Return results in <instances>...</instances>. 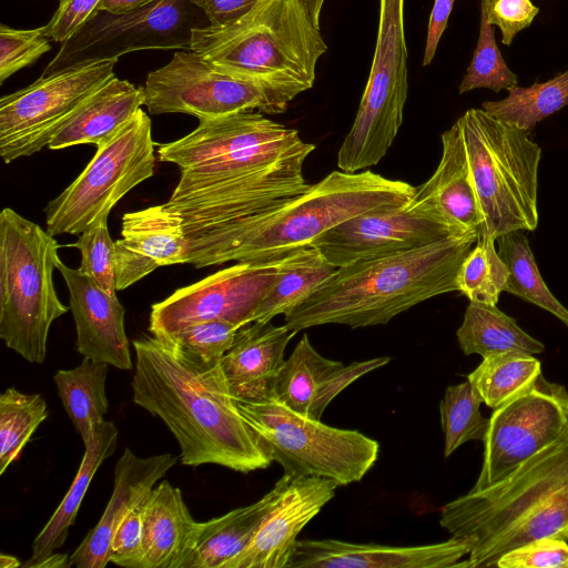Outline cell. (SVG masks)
<instances>
[{"instance_id":"cell-5","label":"cell","mask_w":568,"mask_h":568,"mask_svg":"<svg viewBox=\"0 0 568 568\" xmlns=\"http://www.w3.org/2000/svg\"><path fill=\"white\" fill-rule=\"evenodd\" d=\"M190 51L294 99L313 87L327 44L303 0H260L230 26L194 29Z\"/></svg>"},{"instance_id":"cell-31","label":"cell","mask_w":568,"mask_h":568,"mask_svg":"<svg viewBox=\"0 0 568 568\" xmlns=\"http://www.w3.org/2000/svg\"><path fill=\"white\" fill-rule=\"evenodd\" d=\"M456 335L465 355L478 354L483 358L509 351L535 355L545 349L541 342L527 334L497 305L477 302H469Z\"/></svg>"},{"instance_id":"cell-30","label":"cell","mask_w":568,"mask_h":568,"mask_svg":"<svg viewBox=\"0 0 568 568\" xmlns=\"http://www.w3.org/2000/svg\"><path fill=\"white\" fill-rule=\"evenodd\" d=\"M109 366L83 357L77 367L59 369L53 375L58 395L83 445L91 439L109 409L105 392Z\"/></svg>"},{"instance_id":"cell-49","label":"cell","mask_w":568,"mask_h":568,"mask_svg":"<svg viewBox=\"0 0 568 568\" xmlns=\"http://www.w3.org/2000/svg\"><path fill=\"white\" fill-rule=\"evenodd\" d=\"M151 1L153 0H101L97 10L122 14L143 7Z\"/></svg>"},{"instance_id":"cell-24","label":"cell","mask_w":568,"mask_h":568,"mask_svg":"<svg viewBox=\"0 0 568 568\" xmlns=\"http://www.w3.org/2000/svg\"><path fill=\"white\" fill-rule=\"evenodd\" d=\"M176 463L178 457L169 453L142 458L125 448L114 467L113 491L104 513L70 556V565L104 568L111 562L116 527Z\"/></svg>"},{"instance_id":"cell-38","label":"cell","mask_w":568,"mask_h":568,"mask_svg":"<svg viewBox=\"0 0 568 568\" xmlns=\"http://www.w3.org/2000/svg\"><path fill=\"white\" fill-rule=\"evenodd\" d=\"M481 397L468 381L446 388L439 403L445 457L469 440L484 442L489 418L481 415Z\"/></svg>"},{"instance_id":"cell-18","label":"cell","mask_w":568,"mask_h":568,"mask_svg":"<svg viewBox=\"0 0 568 568\" xmlns=\"http://www.w3.org/2000/svg\"><path fill=\"white\" fill-rule=\"evenodd\" d=\"M335 481L316 476H283L272 504L248 545L224 568H286L297 536L334 498Z\"/></svg>"},{"instance_id":"cell-35","label":"cell","mask_w":568,"mask_h":568,"mask_svg":"<svg viewBox=\"0 0 568 568\" xmlns=\"http://www.w3.org/2000/svg\"><path fill=\"white\" fill-rule=\"evenodd\" d=\"M525 232L511 231L495 241L497 252L509 271L505 292L548 311L568 326V310L544 282Z\"/></svg>"},{"instance_id":"cell-22","label":"cell","mask_w":568,"mask_h":568,"mask_svg":"<svg viewBox=\"0 0 568 568\" xmlns=\"http://www.w3.org/2000/svg\"><path fill=\"white\" fill-rule=\"evenodd\" d=\"M187 237L182 217L166 203L125 213L115 241L116 290L139 282L160 266L184 264Z\"/></svg>"},{"instance_id":"cell-2","label":"cell","mask_w":568,"mask_h":568,"mask_svg":"<svg viewBox=\"0 0 568 568\" xmlns=\"http://www.w3.org/2000/svg\"><path fill=\"white\" fill-rule=\"evenodd\" d=\"M415 190L369 170L333 171L272 210L187 237L186 264L200 268L283 257L344 221L407 203Z\"/></svg>"},{"instance_id":"cell-40","label":"cell","mask_w":568,"mask_h":568,"mask_svg":"<svg viewBox=\"0 0 568 568\" xmlns=\"http://www.w3.org/2000/svg\"><path fill=\"white\" fill-rule=\"evenodd\" d=\"M108 217L109 214L102 215L68 246L75 247L81 253L79 270L104 291L116 295L115 242L109 233Z\"/></svg>"},{"instance_id":"cell-16","label":"cell","mask_w":568,"mask_h":568,"mask_svg":"<svg viewBox=\"0 0 568 568\" xmlns=\"http://www.w3.org/2000/svg\"><path fill=\"white\" fill-rule=\"evenodd\" d=\"M568 422V390L542 374L489 417L483 465L471 489L491 486L552 443Z\"/></svg>"},{"instance_id":"cell-21","label":"cell","mask_w":568,"mask_h":568,"mask_svg":"<svg viewBox=\"0 0 568 568\" xmlns=\"http://www.w3.org/2000/svg\"><path fill=\"white\" fill-rule=\"evenodd\" d=\"M389 361L386 356L351 364L329 359L321 355L304 334L275 378L273 397L303 416L321 420L339 393Z\"/></svg>"},{"instance_id":"cell-17","label":"cell","mask_w":568,"mask_h":568,"mask_svg":"<svg viewBox=\"0 0 568 568\" xmlns=\"http://www.w3.org/2000/svg\"><path fill=\"white\" fill-rule=\"evenodd\" d=\"M453 236L443 224L407 207V203L363 213L327 230L310 246L338 268Z\"/></svg>"},{"instance_id":"cell-37","label":"cell","mask_w":568,"mask_h":568,"mask_svg":"<svg viewBox=\"0 0 568 568\" xmlns=\"http://www.w3.org/2000/svg\"><path fill=\"white\" fill-rule=\"evenodd\" d=\"M495 241L489 235H479L460 265L457 291L469 302L497 305L500 293L505 292L509 271L497 252Z\"/></svg>"},{"instance_id":"cell-50","label":"cell","mask_w":568,"mask_h":568,"mask_svg":"<svg viewBox=\"0 0 568 568\" xmlns=\"http://www.w3.org/2000/svg\"><path fill=\"white\" fill-rule=\"evenodd\" d=\"M22 567L24 568H69L70 565V557L68 554L62 552H53L42 559H39L33 562L23 564Z\"/></svg>"},{"instance_id":"cell-13","label":"cell","mask_w":568,"mask_h":568,"mask_svg":"<svg viewBox=\"0 0 568 568\" xmlns=\"http://www.w3.org/2000/svg\"><path fill=\"white\" fill-rule=\"evenodd\" d=\"M210 21L191 0H153L122 14L95 10L63 42L42 77L85 60L119 59L145 49L190 50L192 31Z\"/></svg>"},{"instance_id":"cell-11","label":"cell","mask_w":568,"mask_h":568,"mask_svg":"<svg viewBox=\"0 0 568 568\" xmlns=\"http://www.w3.org/2000/svg\"><path fill=\"white\" fill-rule=\"evenodd\" d=\"M152 124L139 109L104 144L79 176L44 209L51 235H80L134 186L150 179L155 155Z\"/></svg>"},{"instance_id":"cell-27","label":"cell","mask_w":568,"mask_h":568,"mask_svg":"<svg viewBox=\"0 0 568 568\" xmlns=\"http://www.w3.org/2000/svg\"><path fill=\"white\" fill-rule=\"evenodd\" d=\"M144 102V87L114 75L75 109L48 148L60 150L79 144L98 148L109 141Z\"/></svg>"},{"instance_id":"cell-47","label":"cell","mask_w":568,"mask_h":568,"mask_svg":"<svg viewBox=\"0 0 568 568\" xmlns=\"http://www.w3.org/2000/svg\"><path fill=\"white\" fill-rule=\"evenodd\" d=\"M203 10L212 28L230 26L247 14L260 0H191Z\"/></svg>"},{"instance_id":"cell-32","label":"cell","mask_w":568,"mask_h":568,"mask_svg":"<svg viewBox=\"0 0 568 568\" xmlns=\"http://www.w3.org/2000/svg\"><path fill=\"white\" fill-rule=\"evenodd\" d=\"M336 270L315 247H301L288 253L276 282L257 307L253 322H270L280 314H287Z\"/></svg>"},{"instance_id":"cell-46","label":"cell","mask_w":568,"mask_h":568,"mask_svg":"<svg viewBox=\"0 0 568 568\" xmlns=\"http://www.w3.org/2000/svg\"><path fill=\"white\" fill-rule=\"evenodd\" d=\"M101 0H59V7L50 21L42 26L45 37L57 42L68 41L91 14Z\"/></svg>"},{"instance_id":"cell-48","label":"cell","mask_w":568,"mask_h":568,"mask_svg":"<svg viewBox=\"0 0 568 568\" xmlns=\"http://www.w3.org/2000/svg\"><path fill=\"white\" fill-rule=\"evenodd\" d=\"M454 1L452 0H434V4L429 14L427 38L423 65L426 67L433 61L439 40L447 27L449 16L453 11Z\"/></svg>"},{"instance_id":"cell-52","label":"cell","mask_w":568,"mask_h":568,"mask_svg":"<svg viewBox=\"0 0 568 568\" xmlns=\"http://www.w3.org/2000/svg\"><path fill=\"white\" fill-rule=\"evenodd\" d=\"M21 564L17 557L8 555V554L0 555V567L1 568H17Z\"/></svg>"},{"instance_id":"cell-23","label":"cell","mask_w":568,"mask_h":568,"mask_svg":"<svg viewBox=\"0 0 568 568\" xmlns=\"http://www.w3.org/2000/svg\"><path fill=\"white\" fill-rule=\"evenodd\" d=\"M57 270L69 291L70 310L77 331V351L83 357L108 363L119 369H132L130 343L124 328L125 310L116 295L99 286L79 268L60 258Z\"/></svg>"},{"instance_id":"cell-14","label":"cell","mask_w":568,"mask_h":568,"mask_svg":"<svg viewBox=\"0 0 568 568\" xmlns=\"http://www.w3.org/2000/svg\"><path fill=\"white\" fill-rule=\"evenodd\" d=\"M118 59L85 60L40 77L0 100V155L4 163L48 146L75 109L114 74Z\"/></svg>"},{"instance_id":"cell-29","label":"cell","mask_w":568,"mask_h":568,"mask_svg":"<svg viewBox=\"0 0 568 568\" xmlns=\"http://www.w3.org/2000/svg\"><path fill=\"white\" fill-rule=\"evenodd\" d=\"M272 490L257 501L197 523L193 548L183 568H224L251 541L272 504Z\"/></svg>"},{"instance_id":"cell-9","label":"cell","mask_w":568,"mask_h":568,"mask_svg":"<svg viewBox=\"0 0 568 568\" xmlns=\"http://www.w3.org/2000/svg\"><path fill=\"white\" fill-rule=\"evenodd\" d=\"M237 405L284 474L316 476L345 486L361 481L378 459L377 440L303 416L273 396L237 400Z\"/></svg>"},{"instance_id":"cell-45","label":"cell","mask_w":568,"mask_h":568,"mask_svg":"<svg viewBox=\"0 0 568 568\" xmlns=\"http://www.w3.org/2000/svg\"><path fill=\"white\" fill-rule=\"evenodd\" d=\"M487 21L498 27L503 44L510 45L517 33L527 29L539 13L531 0H480Z\"/></svg>"},{"instance_id":"cell-53","label":"cell","mask_w":568,"mask_h":568,"mask_svg":"<svg viewBox=\"0 0 568 568\" xmlns=\"http://www.w3.org/2000/svg\"><path fill=\"white\" fill-rule=\"evenodd\" d=\"M452 1H454V2H455V0H452Z\"/></svg>"},{"instance_id":"cell-41","label":"cell","mask_w":568,"mask_h":568,"mask_svg":"<svg viewBox=\"0 0 568 568\" xmlns=\"http://www.w3.org/2000/svg\"><path fill=\"white\" fill-rule=\"evenodd\" d=\"M51 49L42 28L13 29L0 26V83L29 67Z\"/></svg>"},{"instance_id":"cell-33","label":"cell","mask_w":568,"mask_h":568,"mask_svg":"<svg viewBox=\"0 0 568 568\" xmlns=\"http://www.w3.org/2000/svg\"><path fill=\"white\" fill-rule=\"evenodd\" d=\"M540 375L541 364L532 354L509 351L484 357L467 381L496 409L532 387Z\"/></svg>"},{"instance_id":"cell-44","label":"cell","mask_w":568,"mask_h":568,"mask_svg":"<svg viewBox=\"0 0 568 568\" xmlns=\"http://www.w3.org/2000/svg\"><path fill=\"white\" fill-rule=\"evenodd\" d=\"M145 498L129 511L114 531L111 541V562L118 566L126 568L142 567Z\"/></svg>"},{"instance_id":"cell-7","label":"cell","mask_w":568,"mask_h":568,"mask_svg":"<svg viewBox=\"0 0 568 568\" xmlns=\"http://www.w3.org/2000/svg\"><path fill=\"white\" fill-rule=\"evenodd\" d=\"M457 121L481 215L478 236L535 231L540 146L484 109H469Z\"/></svg>"},{"instance_id":"cell-1","label":"cell","mask_w":568,"mask_h":568,"mask_svg":"<svg viewBox=\"0 0 568 568\" xmlns=\"http://www.w3.org/2000/svg\"><path fill=\"white\" fill-rule=\"evenodd\" d=\"M133 402L164 422L181 464L220 465L239 473L267 468L268 452L244 418L221 359L205 361L168 337L133 341Z\"/></svg>"},{"instance_id":"cell-36","label":"cell","mask_w":568,"mask_h":568,"mask_svg":"<svg viewBox=\"0 0 568 568\" xmlns=\"http://www.w3.org/2000/svg\"><path fill=\"white\" fill-rule=\"evenodd\" d=\"M48 417L40 394H24L14 387L0 396V475L16 460L39 425Z\"/></svg>"},{"instance_id":"cell-51","label":"cell","mask_w":568,"mask_h":568,"mask_svg":"<svg viewBox=\"0 0 568 568\" xmlns=\"http://www.w3.org/2000/svg\"><path fill=\"white\" fill-rule=\"evenodd\" d=\"M307 7L310 16L316 27L320 28L321 13L325 0H303Z\"/></svg>"},{"instance_id":"cell-28","label":"cell","mask_w":568,"mask_h":568,"mask_svg":"<svg viewBox=\"0 0 568 568\" xmlns=\"http://www.w3.org/2000/svg\"><path fill=\"white\" fill-rule=\"evenodd\" d=\"M118 436V428L112 422L104 419L97 425L93 436L84 445L82 462L69 490L34 538L32 555L24 564L42 559L64 545L94 474L115 452Z\"/></svg>"},{"instance_id":"cell-12","label":"cell","mask_w":568,"mask_h":568,"mask_svg":"<svg viewBox=\"0 0 568 568\" xmlns=\"http://www.w3.org/2000/svg\"><path fill=\"white\" fill-rule=\"evenodd\" d=\"M144 105L151 114L185 113L199 120L237 112L280 114L292 97L263 82L230 73L194 52L178 51L148 74Z\"/></svg>"},{"instance_id":"cell-8","label":"cell","mask_w":568,"mask_h":568,"mask_svg":"<svg viewBox=\"0 0 568 568\" xmlns=\"http://www.w3.org/2000/svg\"><path fill=\"white\" fill-rule=\"evenodd\" d=\"M60 245L39 224L0 213V337L26 361L42 364L52 323L68 312L53 284Z\"/></svg>"},{"instance_id":"cell-10","label":"cell","mask_w":568,"mask_h":568,"mask_svg":"<svg viewBox=\"0 0 568 568\" xmlns=\"http://www.w3.org/2000/svg\"><path fill=\"white\" fill-rule=\"evenodd\" d=\"M405 0H379L376 44L359 106L341 148L337 165L359 172L377 164L403 123L408 92Z\"/></svg>"},{"instance_id":"cell-3","label":"cell","mask_w":568,"mask_h":568,"mask_svg":"<svg viewBox=\"0 0 568 568\" xmlns=\"http://www.w3.org/2000/svg\"><path fill=\"white\" fill-rule=\"evenodd\" d=\"M440 526L467 538L456 567H496L507 551L540 538L568 540V422L560 435L503 480L447 503Z\"/></svg>"},{"instance_id":"cell-6","label":"cell","mask_w":568,"mask_h":568,"mask_svg":"<svg viewBox=\"0 0 568 568\" xmlns=\"http://www.w3.org/2000/svg\"><path fill=\"white\" fill-rule=\"evenodd\" d=\"M199 121L187 135L158 145L159 160L180 168L175 194L257 175L303 174L315 150L296 129L257 111Z\"/></svg>"},{"instance_id":"cell-4","label":"cell","mask_w":568,"mask_h":568,"mask_svg":"<svg viewBox=\"0 0 568 568\" xmlns=\"http://www.w3.org/2000/svg\"><path fill=\"white\" fill-rule=\"evenodd\" d=\"M478 236H447L408 251L338 267L285 314L296 332L339 324L351 328L387 324L435 296L457 291V274Z\"/></svg>"},{"instance_id":"cell-19","label":"cell","mask_w":568,"mask_h":568,"mask_svg":"<svg viewBox=\"0 0 568 568\" xmlns=\"http://www.w3.org/2000/svg\"><path fill=\"white\" fill-rule=\"evenodd\" d=\"M467 538L417 545L387 546L337 539L297 540L286 568H449L468 556Z\"/></svg>"},{"instance_id":"cell-43","label":"cell","mask_w":568,"mask_h":568,"mask_svg":"<svg viewBox=\"0 0 568 568\" xmlns=\"http://www.w3.org/2000/svg\"><path fill=\"white\" fill-rule=\"evenodd\" d=\"M498 568H568L567 540L540 538L505 552Z\"/></svg>"},{"instance_id":"cell-26","label":"cell","mask_w":568,"mask_h":568,"mask_svg":"<svg viewBox=\"0 0 568 568\" xmlns=\"http://www.w3.org/2000/svg\"><path fill=\"white\" fill-rule=\"evenodd\" d=\"M180 488L162 480L149 493L143 508L141 568H183L196 535Z\"/></svg>"},{"instance_id":"cell-15","label":"cell","mask_w":568,"mask_h":568,"mask_svg":"<svg viewBox=\"0 0 568 568\" xmlns=\"http://www.w3.org/2000/svg\"><path fill=\"white\" fill-rule=\"evenodd\" d=\"M285 256L237 262L176 290L152 305L150 333L169 336L191 324L211 320L227 321L240 327L253 323L257 307L281 273Z\"/></svg>"},{"instance_id":"cell-34","label":"cell","mask_w":568,"mask_h":568,"mask_svg":"<svg viewBox=\"0 0 568 568\" xmlns=\"http://www.w3.org/2000/svg\"><path fill=\"white\" fill-rule=\"evenodd\" d=\"M507 98L481 104L491 116L530 133L536 124L568 105V70L530 87L513 85Z\"/></svg>"},{"instance_id":"cell-42","label":"cell","mask_w":568,"mask_h":568,"mask_svg":"<svg viewBox=\"0 0 568 568\" xmlns=\"http://www.w3.org/2000/svg\"><path fill=\"white\" fill-rule=\"evenodd\" d=\"M240 328L227 321L211 320L191 324L163 337L171 338L183 349L205 361H212L225 355Z\"/></svg>"},{"instance_id":"cell-39","label":"cell","mask_w":568,"mask_h":568,"mask_svg":"<svg viewBox=\"0 0 568 568\" xmlns=\"http://www.w3.org/2000/svg\"><path fill=\"white\" fill-rule=\"evenodd\" d=\"M517 84V75L508 68L497 47L495 27L488 23L486 11L480 6L477 45L458 92L463 94L474 89H489L498 93Z\"/></svg>"},{"instance_id":"cell-25","label":"cell","mask_w":568,"mask_h":568,"mask_svg":"<svg viewBox=\"0 0 568 568\" xmlns=\"http://www.w3.org/2000/svg\"><path fill=\"white\" fill-rule=\"evenodd\" d=\"M297 332L285 324L253 322L241 327L221 365L237 400L255 402L273 396L285 348Z\"/></svg>"},{"instance_id":"cell-20","label":"cell","mask_w":568,"mask_h":568,"mask_svg":"<svg viewBox=\"0 0 568 568\" xmlns=\"http://www.w3.org/2000/svg\"><path fill=\"white\" fill-rule=\"evenodd\" d=\"M407 207L443 224L453 236H478L481 215L457 120L442 134L437 169L416 187Z\"/></svg>"}]
</instances>
